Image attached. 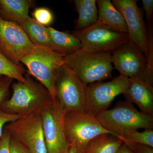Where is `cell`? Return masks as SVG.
I'll return each instance as SVG.
<instances>
[{
    "mask_svg": "<svg viewBox=\"0 0 153 153\" xmlns=\"http://www.w3.org/2000/svg\"><path fill=\"white\" fill-rule=\"evenodd\" d=\"M10 153H30L29 151L11 137L10 146Z\"/></svg>",
    "mask_w": 153,
    "mask_h": 153,
    "instance_id": "cell-29",
    "label": "cell"
},
{
    "mask_svg": "<svg viewBox=\"0 0 153 153\" xmlns=\"http://www.w3.org/2000/svg\"><path fill=\"white\" fill-rule=\"evenodd\" d=\"M64 128L70 144L84 152L91 140L102 134H114L102 126L95 116L87 112L69 111L65 114Z\"/></svg>",
    "mask_w": 153,
    "mask_h": 153,
    "instance_id": "cell-6",
    "label": "cell"
},
{
    "mask_svg": "<svg viewBox=\"0 0 153 153\" xmlns=\"http://www.w3.org/2000/svg\"><path fill=\"white\" fill-rule=\"evenodd\" d=\"M64 63L85 85L112 77L111 54L81 49L64 57Z\"/></svg>",
    "mask_w": 153,
    "mask_h": 153,
    "instance_id": "cell-4",
    "label": "cell"
},
{
    "mask_svg": "<svg viewBox=\"0 0 153 153\" xmlns=\"http://www.w3.org/2000/svg\"><path fill=\"white\" fill-rule=\"evenodd\" d=\"M10 134L4 127L2 135L0 138V153H10Z\"/></svg>",
    "mask_w": 153,
    "mask_h": 153,
    "instance_id": "cell-27",
    "label": "cell"
},
{
    "mask_svg": "<svg viewBox=\"0 0 153 153\" xmlns=\"http://www.w3.org/2000/svg\"><path fill=\"white\" fill-rule=\"evenodd\" d=\"M65 153H85L80 150L74 145L70 144Z\"/></svg>",
    "mask_w": 153,
    "mask_h": 153,
    "instance_id": "cell-30",
    "label": "cell"
},
{
    "mask_svg": "<svg viewBox=\"0 0 153 153\" xmlns=\"http://www.w3.org/2000/svg\"><path fill=\"white\" fill-rule=\"evenodd\" d=\"M24 82L17 81L11 85L13 92L0 105V110L9 114L21 117L41 112L54 100L48 91L27 73Z\"/></svg>",
    "mask_w": 153,
    "mask_h": 153,
    "instance_id": "cell-1",
    "label": "cell"
},
{
    "mask_svg": "<svg viewBox=\"0 0 153 153\" xmlns=\"http://www.w3.org/2000/svg\"><path fill=\"white\" fill-rule=\"evenodd\" d=\"M116 137L118 138L123 139L128 141L153 148L152 129H146L141 132L136 131L125 134L123 135H117Z\"/></svg>",
    "mask_w": 153,
    "mask_h": 153,
    "instance_id": "cell-22",
    "label": "cell"
},
{
    "mask_svg": "<svg viewBox=\"0 0 153 153\" xmlns=\"http://www.w3.org/2000/svg\"><path fill=\"white\" fill-rule=\"evenodd\" d=\"M20 26L35 46L52 49L48 27L39 24L30 17Z\"/></svg>",
    "mask_w": 153,
    "mask_h": 153,
    "instance_id": "cell-19",
    "label": "cell"
},
{
    "mask_svg": "<svg viewBox=\"0 0 153 153\" xmlns=\"http://www.w3.org/2000/svg\"><path fill=\"white\" fill-rule=\"evenodd\" d=\"M129 78L120 75L108 82H94L87 85L86 112L95 116L106 110L117 96L124 94Z\"/></svg>",
    "mask_w": 153,
    "mask_h": 153,
    "instance_id": "cell-10",
    "label": "cell"
},
{
    "mask_svg": "<svg viewBox=\"0 0 153 153\" xmlns=\"http://www.w3.org/2000/svg\"><path fill=\"white\" fill-rule=\"evenodd\" d=\"M13 81V79L10 77L0 75V105L9 98Z\"/></svg>",
    "mask_w": 153,
    "mask_h": 153,
    "instance_id": "cell-24",
    "label": "cell"
},
{
    "mask_svg": "<svg viewBox=\"0 0 153 153\" xmlns=\"http://www.w3.org/2000/svg\"><path fill=\"white\" fill-rule=\"evenodd\" d=\"M117 153H133L130 149L126 146L123 143L117 152Z\"/></svg>",
    "mask_w": 153,
    "mask_h": 153,
    "instance_id": "cell-31",
    "label": "cell"
},
{
    "mask_svg": "<svg viewBox=\"0 0 153 153\" xmlns=\"http://www.w3.org/2000/svg\"><path fill=\"white\" fill-rule=\"evenodd\" d=\"M65 114L56 100L41 111L47 153H65L70 145L64 128Z\"/></svg>",
    "mask_w": 153,
    "mask_h": 153,
    "instance_id": "cell-9",
    "label": "cell"
},
{
    "mask_svg": "<svg viewBox=\"0 0 153 153\" xmlns=\"http://www.w3.org/2000/svg\"><path fill=\"white\" fill-rule=\"evenodd\" d=\"M112 4L123 17L128 31L130 41L134 42L146 57L149 50L147 30L142 11L137 0H113Z\"/></svg>",
    "mask_w": 153,
    "mask_h": 153,
    "instance_id": "cell-12",
    "label": "cell"
},
{
    "mask_svg": "<svg viewBox=\"0 0 153 153\" xmlns=\"http://www.w3.org/2000/svg\"><path fill=\"white\" fill-rule=\"evenodd\" d=\"M143 8L146 13V21L149 25H151L153 13V0H142Z\"/></svg>",
    "mask_w": 153,
    "mask_h": 153,
    "instance_id": "cell-28",
    "label": "cell"
},
{
    "mask_svg": "<svg viewBox=\"0 0 153 153\" xmlns=\"http://www.w3.org/2000/svg\"><path fill=\"white\" fill-rule=\"evenodd\" d=\"M71 33L81 42L80 49L86 52L112 54L130 41L128 34L114 32L98 21L89 27Z\"/></svg>",
    "mask_w": 153,
    "mask_h": 153,
    "instance_id": "cell-7",
    "label": "cell"
},
{
    "mask_svg": "<svg viewBox=\"0 0 153 153\" xmlns=\"http://www.w3.org/2000/svg\"><path fill=\"white\" fill-rule=\"evenodd\" d=\"M95 117L116 137L140 128L153 129V116L138 111L127 101L118 102L112 109L99 113Z\"/></svg>",
    "mask_w": 153,
    "mask_h": 153,
    "instance_id": "cell-2",
    "label": "cell"
},
{
    "mask_svg": "<svg viewBox=\"0 0 153 153\" xmlns=\"http://www.w3.org/2000/svg\"><path fill=\"white\" fill-rule=\"evenodd\" d=\"M33 5L29 0H0L1 18L20 25L30 18L29 9Z\"/></svg>",
    "mask_w": 153,
    "mask_h": 153,
    "instance_id": "cell-16",
    "label": "cell"
},
{
    "mask_svg": "<svg viewBox=\"0 0 153 153\" xmlns=\"http://www.w3.org/2000/svg\"><path fill=\"white\" fill-rule=\"evenodd\" d=\"M48 28L52 50L65 56L82 48L79 39L71 33L58 31L51 27Z\"/></svg>",
    "mask_w": 153,
    "mask_h": 153,
    "instance_id": "cell-17",
    "label": "cell"
},
{
    "mask_svg": "<svg viewBox=\"0 0 153 153\" xmlns=\"http://www.w3.org/2000/svg\"><path fill=\"white\" fill-rule=\"evenodd\" d=\"M129 79L128 87L124 94L126 101L135 103L140 111L153 116V85L140 77Z\"/></svg>",
    "mask_w": 153,
    "mask_h": 153,
    "instance_id": "cell-14",
    "label": "cell"
},
{
    "mask_svg": "<svg viewBox=\"0 0 153 153\" xmlns=\"http://www.w3.org/2000/svg\"><path fill=\"white\" fill-rule=\"evenodd\" d=\"M73 2L78 14L75 30L89 27L98 21L96 0H74Z\"/></svg>",
    "mask_w": 153,
    "mask_h": 153,
    "instance_id": "cell-18",
    "label": "cell"
},
{
    "mask_svg": "<svg viewBox=\"0 0 153 153\" xmlns=\"http://www.w3.org/2000/svg\"><path fill=\"white\" fill-rule=\"evenodd\" d=\"M123 142L115 137L102 134L96 137L89 143L85 153H117Z\"/></svg>",
    "mask_w": 153,
    "mask_h": 153,
    "instance_id": "cell-20",
    "label": "cell"
},
{
    "mask_svg": "<svg viewBox=\"0 0 153 153\" xmlns=\"http://www.w3.org/2000/svg\"><path fill=\"white\" fill-rule=\"evenodd\" d=\"M126 145L133 153H153V148L146 145L128 141L123 139L119 138Z\"/></svg>",
    "mask_w": 153,
    "mask_h": 153,
    "instance_id": "cell-25",
    "label": "cell"
},
{
    "mask_svg": "<svg viewBox=\"0 0 153 153\" xmlns=\"http://www.w3.org/2000/svg\"><path fill=\"white\" fill-rule=\"evenodd\" d=\"M111 56L112 63L120 75L129 78L138 76L145 80L147 59L134 42L129 41L123 44Z\"/></svg>",
    "mask_w": 153,
    "mask_h": 153,
    "instance_id": "cell-13",
    "label": "cell"
},
{
    "mask_svg": "<svg viewBox=\"0 0 153 153\" xmlns=\"http://www.w3.org/2000/svg\"><path fill=\"white\" fill-rule=\"evenodd\" d=\"M99 22L111 30L128 34L127 27L122 15L110 0H97Z\"/></svg>",
    "mask_w": 153,
    "mask_h": 153,
    "instance_id": "cell-15",
    "label": "cell"
},
{
    "mask_svg": "<svg viewBox=\"0 0 153 153\" xmlns=\"http://www.w3.org/2000/svg\"><path fill=\"white\" fill-rule=\"evenodd\" d=\"M25 74V69L22 64H14L0 50V75L8 76L17 81L24 82Z\"/></svg>",
    "mask_w": 153,
    "mask_h": 153,
    "instance_id": "cell-21",
    "label": "cell"
},
{
    "mask_svg": "<svg viewBox=\"0 0 153 153\" xmlns=\"http://www.w3.org/2000/svg\"><path fill=\"white\" fill-rule=\"evenodd\" d=\"M4 128L30 153H47L41 112L20 118Z\"/></svg>",
    "mask_w": 153,
    "mask_h": 153,
    "instance_id": "cell-8",
    "label": "cell"
},
{
    "mask_svg": "<svg viewBox=\"0 0 153 153\" xmlns=\"http://www.w3.org/2000/svg\"><path fill=\"white\" fill-rule=\"evenodd\" d=\"M0 18H1V9H0Z\"/></svg>",
    "mask_w": 153,
    "mask_h": 153,
    "instance_id": "cell-32",
    "label": "cell"
},
{
    "mask_svg": "<svg viewBox=\"0 0 153 153\" xmlns=\"http://www.w3.org/2000/svg\"><path fill=\"white\" fill-rule=\"evenodd\" d=\"M87 88V85L67 65L60 68L55 81V97L65 112H86Z\"/></svg>",
    "mask_w": 153,
    "mask_h": 153,
    "instance_id": "cell-5",
    "label": "cell"
},
{
    "mask_svg": "<svg viewBox=\"0 0 153 153\" xmlns=\"http://www.w3.org/2000/svg\"><path fill=\"white\" fill-rule=\"evenodd\" d=\"M35 47L20 25L0 18V50L11 62L21 65Z\"/></svg>",
    "mask_w": 153,
    "mask_h": 153,
    "instance_id": "cell-11",
    "label": "cell"
},
{
    "mask_svg": "<svg viewBox=\"0 0 153 153\" xmlns=\"http://www.w3.org/2000/svg\"><path fill=\"white\" fill-rule=\"evenodd\" d=\"M64 55L47 47L35 46L21 60L27 68V73L46 88L56 101L55 83L60 68L65 64Z\"/></svg>",
    "mask_w": 153,
    "mask_h": 153,
    "instance_id": "cell-3",
    "label": "cell"
},
{
    "mask_svg": "<svg viewBox=\"0 0 153 153\" xmlns=\"http://www.w3.org/2000/svg\"><path fill=\"white\" fill-rule=\"evenodd\" d=\"M33 19L43 26H49L53 22L54 16L49 9L46 7L36 8L32 13Z\"/></svg>",
    "mask_w": 153,
    "mask_h": 153,
    "instance_id": "cell-23",
    "label": "cell"
},
{
    "mask_svg": "<svg viewBox=\"0 0 153 153\" xmlns=\"http://www.w3.org/2000/svg\"><path fill=\"white\" fill-rule=\"evenodd\" d=\"M17 115L9 114L0 110V138L2 135L4 127L6 124L21 118Z\"/></svg>",
    "mask_w": 153,
    "mask_h": 153,
    "instance_id": "cell-26",
    "label": "cell"
}]
</instances>
